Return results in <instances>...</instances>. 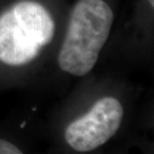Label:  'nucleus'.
<instances>
[{
  "mask_svg": "<svg viewBox=\"0 0 154 154\" xmlns=\"http://www.w3.org/2000/svg\"><path fill=\"white\" fill-rule=\"evenodd\" d=\"M113 12L103 0H79L70 15L58 64L61 70L84 76L96 64L108 39Z\"/></svg>",
  "mask_w": 154,
  "mask_h": 154,
  "instance_id": "nucleus-1",
  "label": "nucleus"
},
{
  "mask_svg": "<svg viewBox=\"0 0 154 154\" xmlns=\"http://www.w3.org/2000/svg\"><path fill=\"white\" fill-rule=\"evenodd\" d=\"M54 21L38 2L24 0L0 15V61L18 66L30 62L51 42Z\"/></svg>",
  "mask_w": 154,
  "mask_h": 154,
  "instance_id": "nucleus-2",
  "label": "nucleus"
},
{
  "mask_svg": "<svg viewBox=\"0 0 154 154\" xmlns=\"http://www.w3.org/2000/svg\"><path fill=\"white\" fill-rule=\"evenodd\" d=\"M123 107L114 97H103L84 116L67 126L66 142L78 152H88L107 142L120 127Z\"/></svg>",
  "mask_w": 154,
  "mask_h": 154,
  "instance_id": "nucleus-3",
  "label": "nucleus"
},
{
  "mask_svg": "<svg viewBox=\"0 0 154 154\" xmlns=\"http://www.w3.org/2000/svg\"><path fill=\"white\" fill-rule=\"evenodd\" d=\"M22 151L14 144L0 139V154H21Z\"/></svg>",
  "mask_w": 154,
  "mask_h": 154,
  "instance_id": "nucleus-4",
  "label": "nucleus"
},
{
  "mask_svg": "<svg viewBox=\"0 0 154 154\" xmlns=\"http://www.w3.org/2000/svg\"><path fill=\"white\" fill-rule=\"evenodd\" d=\"M148 2L150 3V5L153 7V6H154V0H148Z\"/></svg>",
  "mask_w": 154,
  "mask_h": 154,
  "instance_id": "nucleus-5",
  "label": "nucleus"
},
{
  "mask_svg": "<svg viewBox=\"0 0 154 154\" xmlns=\"http://www.w3.org/2000/svg\"><path fill=\"white\" fill-rule=\"evenodd\" d=\"M25 124H26V122H23L22 124H21V126H20V127H21V128H23V127H24V125H25Z\"/></svg>",
  "mask_w": 154,
  "mask_h": 154,
  "instance_id": "nucleus-6",
  "label": "nucleus"
}]
</instances>
